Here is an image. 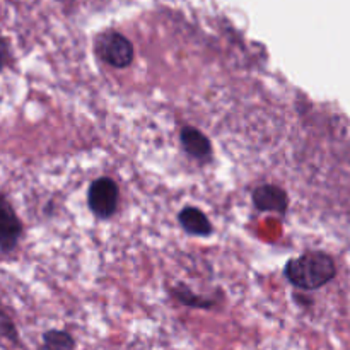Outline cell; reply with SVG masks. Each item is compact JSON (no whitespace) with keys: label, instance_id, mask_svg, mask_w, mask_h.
<instances>
[{"label":"cell","instance_id":"4","mask_svg":"<svg viewBox=\"0 0 350 350\" xmlns=\"http://www.w3.org/2000/svg\"><path fill=\"white\" fill-rule=\"evenodd\" d=\"M24 234V224L17 215L9 197L0 193V252L10 255L19 246Z\"/></svg>","mask_w":350,"mask_h":350},{"label":"cell","instance_id":"1","mask_svg":"<svg viewBox=\"0 0 350 350\" xmlns=\"http://www.w3.org/2000/svg\"><path fill=\"white\" fill-rule=\"evenodd\" d=\"M284 275L291 286L299 291H318L330 284L337 275V265L325 252H306L294 256L284 267Z\"/></svg>","mask_w":350,"mask_h":350},{"label":"cell","instance_id":"8","mask_svg":"<svg viewBox=\"0 0 350 350\" xmlns=\"http://www.w3.org/2000/svg\"><path fill=\"white\" fill-rule=\"evenodd\" d=\"M171 296L181 303L183 306L191 308V310H214L217 306V299L215 296L207 297V296H200V294H195L193 291L188 289L187 286L183 284H176V286L171 287Z\"/></svg>","mask_w":350,"mask_h":350},{"label":"cell","instance_id":"11","mask_svg":"<svg viewBox=\"0 0 350 350\" xmlns=\"http://www.w3.org/2000/svg\"><path fill=\"white\" fill-rule=\"evenodd\" d=\"M10 58H12V53H10L9 41L5 38L0 36V74L7 68V65L10 64Z\"/></svg>","mask_w":350,"mask_h":350},{"label":"cell","instance_id":"5","mask_svg":"<svg viewBox=\"0 0 350 350\" xmlns=\"http://www.w3.org/2000/svg\"><path fill=\"white\" fill-rule=\"evenodd\" d=\"M252 202L256 211L260 212H273V214L286 215L287 211H289V195H287V191L272 183L256 187L252 193Z\"/></svg>","mask_w":350,"mask_h":350},{"label":"cell","instance_id":"7","mask_svg":"<svg viewBox=\"0 0 350 350\" xmlns=\"http://www.w3.org/2000/svg\"><path fill=\"white\" fill-rule=\"evenodd\" d=\"M178 222H180L185 232L191 236H198V238H207L214 232V226H212L207 214L198 207H191V205L181 208L180 214H178Z\"/></svg>","mask_w":350,"mask_h":350},{"label":"cell","instance_id":"3","mask_svg":"<svg viewBox=\"0 0 350 350\" xmlns=\"http://www.w3.org/2000/svg\"><path fill=\"white\" fill-rule=\"evenodd\" d=\"M120 204V188L115 180L109 176H101L89 185L88 205L89 211L98 219L105 221L115 215Z\"/></svg>","mask_w":350,"mask_h":350},{"label":"cell","instance_id":"10","mask_svg":"<svg viewBox=\"0 0 350 350\" xmlns=\"http://www.w3.org/2000/svg\"><path fill=\"white\" fill-rule=\"evenodd\" d=\"M0 338L9 342L14 347H21L19 330H17L12 317L7 313V310L3 306H0Z\"/></svg>","mask_w":350,"mask_h":350},{"label":"cell","instance_id":"6","mask_svg":"<svg viewBox=\"0 0 350 350\" xmlns=\"http://www.w3.org/2000/svg\"><path fill=\"white\" fill-rule=\"evenodd\" d=\"M180 144L185 152L193 157V159L202 161V163L212 159L214 149H212L211 139L202 130H198L197 126H183L180 130Z\"/></svg>","mask_w":350,"mask_h":350},{"label":"cell","instance_id":"2","mask_svg":"<svg viewBox=\"0 0 350 350\" xmlns=\"http://www.w3.org/2000/svg\"><path fill=\"white\" fill-rule=\"evenodd\" d=\"M94 50L105 64L115 68L129 67L135 58L132 41L118 31H106V33L99 34L96 38Z\"/></svg>","mask_w":350,"mask_h":350},{"label":"cell","instance_id":"9","mask_svg":"<svg viewBox=\"0 0 350 350\" xmlns=\"http://www.w3.org/2000/svg\"><path fill=\"white\" fill-rule=\"evenodd\" d=\"M77 342L74 335L67 330H46L41 337L38 350H75Z\"/></svg>","mask_w":350,"mask_h":350}]
</instances>
